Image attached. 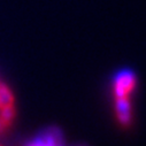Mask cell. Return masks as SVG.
Segmentation results:
<instances>
[{
	"label": "cell",
	"mask_w": 146,
	"mask_h": 146,
	"mask_svg": "<svg viewBox=\"0 0 146 146\" xmlns=\"http://www.w3.org/2000/svg\"><path fill=\"white\" fill-rule=\"evenodd\" d=\"M27 146H63L62 133L56 128H48L39 133Z\"/></svg>",
	"instance_id": "7a4b0ae2"
},
{
	"label": "cell",
	"mask_w": 146,
	"mask_h": 146,
	"mask_svg": "<svg viewBox=\"0 0 146 146\" xmlns=\"http://www.w3.org/2000/svg\"><path fill=\"white\" fill-rule=\"evenodd\" d=\"M15 115H16L15 105L0 109V121H1V123L5 125L6 129L12 125V123L15 119Z\"/></svg>",
	"instance_id": "277c9868"
},
{
	"label": "cell",
	"mask_w": 146,
	"mask_h": 146,
	"mask_svg": "<svg viewBox=\"0 0 146 146\" xmlns=\"http://www.w3.org/2000/svg\"><path fill=\"white\" fill-rule=\"evenodd\" d=\"M6 130V128H5V125L1 123V121H0V133H3L4 131Z\"/></svg>",
	"instance_id": "5b68a950"
},
{
	"label": "cell",
	"mask_w": 146,
	"mask_h": 146,
	"mask_svg": "<svg viewBox=\"0 0 146 146\" xmlns=\"http://www.w3.org/2000/svg\"><path fill=\"white\" fill-rule=\"evenodd\" d=\"M15 105V97L11 88L0 82V109Z\"/></svg>",
	"instance_id": "3957f363"
},
{
	"label": "cell",
	"mask_w": 146,
	"mask_h": 146,
	"mask_svg": "<svg viewBox=\"0 0 146 146\" xmlns=\"http://www.w3.org/2000/svg\"><path fill=\"white\" fill-rule=\"evenodd\" d=\"M137 75L132 69L117 70L112 78V93L115 101H130L137 88Z\"/></svg>",
	"instance_id": "6da1fadb"
}]
</instances>
